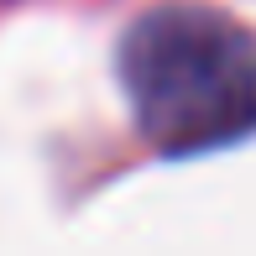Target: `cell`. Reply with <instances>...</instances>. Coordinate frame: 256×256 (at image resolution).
Segmentation results:
<instances>
[{
    "label": "cell",
    "mask_w": 256,
    "mask_h": 256,
    "mask_svg": "<svg viewBox=\"0 0 256 256\" xmlns=\"http://www.w3.org/2000/svg\"><path fill=\"white\" fill-rule=\"evenodd\" d=\"M120 84L142 136L194 157L256 136V37L225 10L157 6L120 37Z\"/></svg>",
    "instance_id": "6da1fadb"
}]
</instances>
